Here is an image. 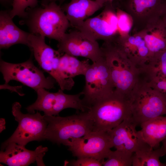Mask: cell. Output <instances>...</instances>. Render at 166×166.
Wrapping results in <instances>:
<instances>
[{"label":"cell","mask_w":166,"mask_h":166,"mask_svg":"<svg viewBox=\"0 0 166 166\" xmlns=\"http://www.w3.org/2000/svg\"><path fill=\"white\" fill-rule=\"evenodd\" d=\"M53 1L45 6L27 8L20 21L30 33L59 41L70 26L61 6Z\"/></svg>","instance_id":"1"},{"label":"cell","mask_w":166,"mask_h":166,"mask_svg":"<svg viewBox=\"0 0 166 166\" xmlns=\"http://www.w3.org/2000/svg\"><path fill=\"white\" fill-rule=\"evenodd\" d=\"M88 111L93 121V131L107 132L131 117L130 96L114 91L91 106Z\"/></svg>","instance_id":"2"},{"label":"cell","mask_w":166,"mask_h":166,"mask_svg":"<svg viewBox=\"0 0 166 166\" xmlns=\"http://www.w3.org/2000/svg\"><path fill=\"white\" fill-rule=\"evenodd\" d=\"M101 48L109 69L114 91L130 95L140 79L139 70L111 42H104Z\"/></svg>","instance_id":"3"},{"label":"cell","mask_w":166,"mask_h":166,"mask_svg":"<svg viewBox=\"0 0 166 166\" xmlns=\"http://www.w3.org/2000/svg\"><path fill=\"white\" fill-rule=\"evenodd\" d=\"M48 124L45 140L65 145L71 139L82 137L93 131V122L88 111L66 117L44 115Z\"/></svg>","instance_id":"4"},{"label":"cell","mask_w":166,"mask_h":166,"mask_svg":"<svg viewBox=\"0 0 166 166\" xmlns=\"http://www.w3.org/2000/svg\"><path fill=\"white\" fill-rule=\"evenodd\" d=\"M130 97L131 118L137 126L166 115V98L144 78L140 77Z\"/></svg>","instance_id":"5"},{"label":"cell","mask_w":166,"mask_h":166,"mask_svg":"<svg viewBox=\"0 0 166 166\" xmlns=\"http://www.w3.org/2000/svg\"><path fill=\"white\" fill-rule=\"evenodd\" d=\"M21 105L18 102L12 106V113L18 126L11 136L2 143L1 150H4L9 144L14 142L26 146L32 141L45 140L44 136L48 123L40 113L24 114L21 111Z\"/></svg>","instance_id":"6"},{"label":"cell","mask_w":166,"mask_h":166,"mask_svg":"<svg viewBox=\"0 0 166 166\" xmlns=\"http://www.w3.org/2000/svg\"><path fill=\"white\" fill-rule=\"evenodd\" d=\"M85 83L81 91L82 99L88 110L97 102L113 93L115 88L108 66L103 55L93 63L85 74Z\"/></svg>","instance_id":"7"},{"label":"cell","mask_w":166,"mask_h":166,"mask_svg":"<svg viewBox=\"0 0 166 166\" xmlns=\"http://www.w3.org/2000/svg\"><path fill=\"white\" fill-rule=\"evenodd\" d=\"M32 55L27 61L19 63L8 62L0 59V70L5 84H8L12 80L16 81L36 92L40 88H54L55 80L51 76H45L43 72L34 65Z\"/></svg>","instance_id":"8"},{"label":"cell","mask_w":166,"mask_h":166,"mask_svg":"<svg viewBox=\"0 0 166 166\" xmlns=\"http://www.w3.org/2000/svg\"><path fill=\"white\" fill-rule=\"evenodd\" d=\"M45 37L30 33L29 49L40 68L49 73L57 83L60 89L70 90L74 84L73 78H65L59 68L61 53L47 45Z\"/></svg>","instance_id":"9"},{"label":"cell","mask_w":166,"mask_h":166,"mask_svg":"<svg viewBox=\"0 0 166 166\" xmlns=\"http://www.w3.org/2000/svg\"><path fill=\"white\" fill-rule=\"evenodd\" d=\"M60 89L56 93L50 92L45 89L40 88L36 92L37 98L33 104L26 108L30 113H35V111H42L44 115L59 116V113L69 108L75 109L77 113L88 111L80 97L83 95L82 92L74 95L65 93Z\"/></svg>","instance_id":"10"},{"label":"cell","mask_w":166,"mask_h":166,"mask_svg":"<svg viewBox=\"0 0 166 166\" xmlns=\"http://www.w3.org/2000/svg\"><path fill=\"white\" fill-rule=\"evenodd\" d=\"M65 146L77 158L90 157L101 162L113 147L107 132L94 131L82 137L71 139Z\"/></svg>","instance_id":"11"},{"label":"cell","mask_w":166,"mask_h":166,"mask_svg":"<svg viewBox=\"0 0 166 166\" xmlns=\"http://www.w3.org/2000/svg\"><path fill=\"white\" fill-rule=\"evenodd\" d=\"M58 50L74 57H81L93 63L101 59L103 53L97 41L77 30L65 33L57 45Z\"/></svg>","instance_id":"12"},{"label":"cell","mask_w":166,"mask_h":166,"mask_svg":"<svg viewBox=\"0 0 166 166\" xmlns=\"http://www.w3.org/2000/svg\"><path fill=\"white\" fill-rule=\"evenodd\" d=\"M164 0H121L119 7L131 16L132 33L140 31L153 19L162 16Z\"/></svg>","instance_id":"13"},{"label":"cell","mask_w":166,"mask_h":166,"mask_svg":"<svg viewBox=\"0 0 166 166\" xmlns=\"http://www.w3.org/2000/svg\"><path fill=\"white\" fill-rule=\"evenodd\" d=\"M131 117L107 132L113 147L116 149L135 153L149 145L144 140L140 130Z\"/></svg>","instance_id":"14"},{"label":"cell","mask_w":166,"mask_h":166,"mask_svg":"<svg viewBox=\"0 0 166 166\" xmlns=\"http://www.w3.org/2000/svg\"><path fill=\"white\" fill-rule=\"evenodd\" d=\"M132 62L140 73L151 58L150 51L140 32L124 37L118 36L110 41Z\"/></svg>","instance_id":"15"},{"label":"cell","mask_w":166,"mask_h":166,"mask_svg":"<svg viewBox=\"0 0 166 166\" xmlns=\"http://www.w3.org/2000/svg\"><path fill=\"white\" fill-rule=\"evenodd\" d=\"M48 150L40 145L34 150L27 149L25 146L12 142L0 152V162L9 166H26L36 162L38 166H45L43 157Z\"/></svg>","instance_id":"16"},{"label":"cell","mask_w":166,"mask_h":166,"mask_svg":"<svg viewBox=\"0 0 166 166\" xmlns=\"http://www.w3.org/2000/svg\"><path fill=\"white\" fill-rule=\"evenodd\" d=\"M10 11L0 12V48L7 49L14 45L22 44L30 46V33L21 29L14 22Z\"/></svg>","instance_id":"17"},{"label":"cell","mask_w":166,"mask_h":166,"mask_svg":"<svg viewBox=\"0 0 166 166\" xmlns=\"http://www.w3.org/2000/svg\"><path fill=\"white\" fill-rule=\"evenodd\" d=\"M103 6L95 0H71L61 7L70 26L76 29Z\"/></svg>","instance_id":"18"},{"label":"cell","mask_w":166,"mask_h":166,"mask_svg":"<svg viewBox=\"0 0 166 166\" xmlns=\"http://www.w3.org/2000/svg\"><path fill=\"white\" fill-rule=\"evenodd\" d=\"M150 51L151 58L166 50V22L162 16L149 22L140 31Z\"/></svg>","instance_id":"19"},{"label":"cell","mask_w":166,"mask_h":166,"mask_svg":"<svg viewBox=\"0 0 166 166\" xmlns=\"http://www.w3.org/2000/svg\"><path fill=\"white\" fill-rule=\"evenodd\" d=\"M76 29L97 41L110 42L118 36L117 32L100 14L87 18Z\"/></svg>","instance_id":"20"},{"label":"cell","mask_w":166,"mask_h":166,"mask_svg":"<svg viewBox=\"0 0 166 166\" xmlns=\"http://www.w3.org/2000/svg\"><path fill=\"white\" fill-rule=\"evenodd\" d=\"M140 126L144 141L153 149L159 148L160 142L166 138V116L152 119Z\"/></svg>","instance_id":"21"},{"label":"cell","mask_w":166,"mask_h":166,"mask_svg":"<svg viewBox=\"0 0 166 166\" xmlns=\"http://www.w3.org/2000/svg\"><path fill=\"white\" fill-rule=\"evenodd\" d=\"M89 59L80 61L75 57L66 53L60 58L59 69L67 78H73L80 75H85L91 64Z\"/></svg>","instance_id":"22"},{"label":"cell","mask_w":166,"mask_h":166,"mask_svg":"<svg viewBox=\"0 0 166 166\" xmlns=\"http://www.w3.org/2000/svg\"><path fill=\"white\" fill-rule=\"evenodd\" d=\"M165 155L162 146L153 149L149 145L134 153L132 166H166V164L160 160V158Z\"/></svg>","instance_id":"23"},{"label":"cell","mask_w":166,"mask_h":166,"mask_svg":"<svg viewBox=\"0 0 166 166\" xmlns=\"http://www.w3.org/2000/svg\"><path fill=\"white\" fill-rule=\"evenodd\" d=\"M140 74L144 75L145 78L166 77V50L153 56Z\"/></svg>","instance_id":"24"},{"label":"cell","mask_w":166,"mask_h":166,"mask_svg":"<svg viewBox=\"0 0 166 166\" xmlns=\"http://www.w3.org/2000/svg\"><path fill=\"white\" fill-rule=\"evenodd\" d=\"M133 153L116 149L111 150L107 160L102 162L103 166H131L132 165Z\"/></svg>","instance_id":"25"},{"label":"cell","mask_w":166,"mask_h":166,"mask_svg":"<svg viewBox=\"0 0 166 166\" xmlns=\"http://www.w3.org/2000/svg\"><path fill=\"white\" fill-rule=\"evenodd\" d=\"M117 17L118 36L124 37L129 35L132 31L133 22L131 16L119 7L116 8Z\"/></svg>","instance_id":"26"},{"label":"cell","mask_w":166,"mask_h":166,"mask_svg":"<svg viewBox=\"0 0 166 166\" xmlns=\"http://www.w3.org/2000/svg\"><path fill=\"white\" fill-rule=\"evenodd\" d=\"M38 0H13L12 8L10 11L11 18L18 16L23 18L27 8H34L38 5Z\"/></svg>","instance_id":"27"},{"label":"cell","mask_w":166,"mask_h":166,"mask_svg":"<svg viewBox=\"0 0 166 166\" xmlns=\"http://www.w3.org/2000/svg\"><path fill=\"white\" fill-rule=\"evenodd\" d=\"M65 165L73 166H101L102 162L90 157H82L76 160H72L69 162L65 161Z\"/></svg>","instance_id":"28"},{"label":"cell","mask_w":166,"mask_h":166,"mask_svg":"<svg viewBox=\"0 0 166 166\" xmlns=\"http://www.w3.org/2000/svg\"><path fill=\"white\" fill-rule=\"evenodd\" d=\"M144 78L152 87L160 92L166 98V77Z\"/></svg>","instance_id":"29"},{"label":"cell","mask_w":166,"mask_h":166,"mask_svg":"<svg viewBox=\"0 0 166 166\" xmlns=\"http://www.w3.org/2000/svg\"><path fill=\"white\" fill-rule=\"evenodd\" d=\"M162 17L166 22V0H164Z\"/></svg>","instance_id":"30"},{"label":"cell","mask_w":166,"mask_h":166,"mask_svg":"<svg viewBox=\"0 0 166 166\" xmlns=\"http://www.w3.org/2000/svg\"><path fill=\"white\" fill-rule=\"evenodd\" d=\"M1 3L4 6L11 5L12 6L13 0H0Z\"/></svg>","instance_id":"31"},{"label":"cell","mask_w":166,"mask_h":166,"mask_svg":"<svg viewBox=\"0 0 166 166\" xmlns=\"http://www.w3.org/2000/svg\"><path fill=\"white\" fill-rule=\"evenodd\" d=\"M5 120L3 118L0 119V132L5 129Z\"/></svg>","instance_id":"32"},{"label":"cell","mask_w":166,"mask_h":166,"mask_svg":"<svg viewBox=\"0 0 166 166\" xmlns=\"http://www.w3.org/2000/svg\"><path fill=\"white\" fill-rule=\"evenodd\" d=\"M55 0H41V5L42 6H45L48 5L50 2Z\"/></svg>","instance_id":"33"},{"label":"cell","mask_w":166,"mask_h":166,"mask_svg":"<svg viewBox=\"0 0 166 166\" xmlns=\"http://www.w3.org/2000/svg\"><path fill=\"white\" fill-rule=\"evenodd\" d=\"M99 3L104 5L106 3L109 2H113V0H95Z\"/></svg>","instance_id":"34"},{"label":"cell","mask_w":166,"mask_h":166,"mask_svg":"<svg viewBox=\"0 0 166 166\" xmlns=\"http://www.w3.org/2000/svg\"><path fill=\"white\" fill-rule=\"evenodd\" d=\"M162 143L163 144L162 146L163 147L165 155H166V138L163 140L162 141Z\"/></svg>","instance_id":"35"},{"label":"cell","mask_w":166,"mask_h":166,"mask_svg":"<svg viewBox=\"0 0 166 166\" xmlns=\"http://www.w3.org/2000/svg\"><path fill=\"white\" fill-rule=\"evenodd\" d=\"M55 1H57L59 2V5H61L66 0H55Z\"/></svg>","instance_id":"36"},{"label":"cell","mask_w":166,"mask_h":166,"mask_svg":"<svg viewBox=\"0 0 166 166\" xmlns=\"http://www.w3.org/2000/svg\"><path fill=\"white\" fill-rule=\"evenodd\" d=\"M121 0H113V2L115 1H121Z\"/></svg>","instance_id":"37"}]
</instances>
